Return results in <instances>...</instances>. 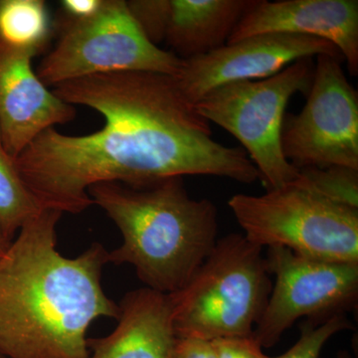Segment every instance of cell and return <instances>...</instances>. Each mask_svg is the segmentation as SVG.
<instances>
[{
	"label": "cell",
	"instance_id": "3",
	"mask_svg": "<svg viewBox=\"0 0 358 358\" xmlns=\"http://www.w3.org/2000/svg\"><path fill=\"white\" fill-rule=\"evenodd\" d=\"M88 194L122 233L109 263L129 264L147 288L159 293L183 288L217 242L215 205L192 199L182 178L143 188L98 183Z\"/></svg>",
	"mask_w": 358,
	"mask_h": 358
},
{
	"label": "cell",
	"instance_id": "1",
	"mask_svg": "<svg viewBox=\"0 0 358 358\" xmlns=\"http://www.w3.org/2000/svg\"><path fill=\"white\" fill-rule=\"evenodd\" d=\"M74 107L100 113L105 124L87 136L47 129L15 159L44 209L79 214L93 203L91 186L119 182L143 188L185 176L241 183L260 180L241 148L221 145L176 77L152 72L98 75L54 87Z\"/></svg>",
	"mask_w": 358,
	"mask_h": 358
},
{
	"label": "cell",
	"instance_id": "2",
	"mask_svg": "<svg viewBox=\"0 0 358 358\" xmlns=\"http://www.w3.org/2000/svg\"><path fill=\"white\" fill-rule=\"evenodd\" d=\"M61 216L43 209L0 258V355L6 358H89L92 322L119 319V305L102 287L109 252L94 243L76 258L61 255Z\"/></svg>",
	"mask_w": 358,
	"mask_h": 358
},
{
	"label": "cell",
	"instance_id": "7",
	"mask_svg": "<svg viewBox=\"0 0 358 358\" xmlns=\"http://www.w3.org/2000/svg\"><path fill=\"white\" fill-rule=\"evenodd\" d=\"M182 60L150 43L124 0H103L91 17L70 20L57 45L43 59L37 75L47 87L126 72L176 77Z\"/></svg>",
	"mask_w": 358,
	"mask_h": 358
},
{
	"label": "cell",
	"instance_id": "12",
	"mask_svg": "<svg viewBox=\"0 0 358 358\" xmlns=\"http://www.w3.org/2000/svg\"><path fill=\"white\" fill-rule=\"evenodd\" d=\"M265 33L315 37L333 43L352 76L358 74L357 0H258L227 43Z\"/></svg>",
	"mask_w": 358,
	"mask_h": 358
},
{
	"label": "cell",
	"instance_id": "22",
	"mask_svg": "<svg viewBox=\"0 0 358 358\" xmlns=\"http://www.w3.org/2000/svg\"><path fill=\"white\" fill-rule=\"evenodd\" d=\"M103 0H63V11L70 20H81L91 17L102 6Z\"/></svg>",
	"mask_w": 358,
	"mask_h": 358
},
{
	"label": "cell",
	"instance_id": "20",
	"mask_svg": "<svg viewBox=\"0 0 358 358\" xmlns=\"http://www.w3.org/2000/svg\"><path fill=\"white\" fill-rule=\"evenodd\" d=\"M216 358H274L264 353L262 346L254 338L230 336L211 341Z\"/></svg>",
	"mask_w": 358,
	"mask_h": 358
},
{
	"label": "cell",
	"instance_id": "24",
	"mask_svg": "<svg viewBox=\"0 0 358 358\" xmlns=\"http://www.w3.org/2000/svg\"><path fill=\"white\" fill-rule=\"evenodd\" d=\"M0 358H6V357H3V355H0Z\"/></svg>",
	"mask_w": 358,
	"mask_h": 358
},
{
	"label": "cell",
	"instance_id": "10",
	"mask_svg": "<svg viewBox=\"0 0 358 358\" xmlns=\"http://www.w3.org/2000/svg\"><path fill=\"white\" fill-rule=\"evenodd\" d=\"M319 55L343 57L333 43L324 39L265 33L182 60L176 79L188 100L195 103L223 85L267 79L301 59Z\"/></svg>",
	"mask_w": 358,
	"mask_h": 358
},
{
	"label": "cell",
	"instance_id": "8",
	"mask_svg": "<svg viewBox=\"0 0 358 358\" xmlns=\"http://www.w3.org/2000/svg\"><path fill=\"white\" fill-rule=\"evenodd\" d=\"M343 60L317 56L305 107L299 114L285 115L282 150L296 169L358 171V94L346 79Z\"/></svg>",
	"mask_w": 358,
	"mask_h": 358
},
{
	"label": "cell",
	"instance_id": "13",
	"mask_svg": "<svg viewBox=\"0 0 358 358\" xmlns=\"http://www.w3.org/2000/svg\"><path fill=\"white\" fill-rule=\"evenodd\" d=\"M119 324L105 338H88L89 358H171L176 341L171 296L141 288L124 294Z\"/></svg>",
	"mask_w": 358,
	"mask_h": 358
},
{
	"label": "cell",
	"instance_id": "21",
	"mask_svg": "<svg viewBox=\"0 0 358 358\" xmlns=\"http://www.w3.org/2000/svg\"><path fill=\"white\" fill-rule=\"evenodd\" d=\"M171 358H216L211 341L176 338Z\"/></svg>",
	"mask_w": 358,
	"mask_h": 358
},
{
	"label": "cell",
	"instance_id": "16",
	"mask_svg": "<svg viewBox=\"0 0 358 358\" xmlns=\"http://www.w3.org/2000/svg\"><path fill=\"white\" fill-rule=\"evenodd\" d=\"M43 209L26 186L0 136V233L13 242L22 226Z\"/></svg>",
	"mask_w": 358,
	"mask_h": 358
},
{
	"label": "cell",
	"instance_id": "5",
	"mask_svg": "<svg viewBox=\"0 0 358 358\" xmlns=\"http://www.w3.org/2000/svg\"><path fill=\"white\" fill-rule=\"evenodd\" d=\"M244 236L298 255L358 263V208L324 196L303 176L265 194L233 195L228 201Z\"/></svg>",
	"mask_w": 358,
	"mask_h": 358
},
{
	"label": "cell",
	"instance_id": "4",
	"mask_svg": "<svg viewBox=\"0 0 358 358\" xmlns=\"http://www.w3.org/2000/svg\"><path fill=\"white\" fill-rule=\"evenodd\" d=\"M263 249L238 233L217 240L185 286L169 294L176 338L253 334L273 287Z\"/></svg>",
	"mask_w": 358,
	"mask_h": 358
},
{
	"label": "cell",
	"instance_id": "6",
	"mask_svg": "<svg viewBox=\"0 0 358 358\" xmlns=\"http://www.w3.org/2000/svg\"><path fill=\"white\" fill-rule=\"evenodd\" d=\"M313 70V58L301 59L267 79L223 85L194 103L206 121L241 143L267 190L282 187L300 176L282 152V122L292 96L308 95Z\"/></svg>",
	"mask_w": 358,
	"mask_h": 358
},
{
	"label": "cell",
	"instance_id": "23",
	"mask_svg": "<svg viewBox=\"0 0 358 358\" xmlns=\"http://www.w3.org/2000/svg\"><path fill=\"white\" fill-rule=\"evenodd\" d=\"M11 242L7 241L3 235L0 233V258L6 253L7 249L10 246Z\"/></svg>",
	"mask_w": 358,
	"mask_h": 358
},
{
	"label": "cell",
	"instance_id": "11",
	"mask_svg": "<svg viewBox=\"0 0 358 358\" xmlns=\"http://www.w3.org/2000/svg\"><path fill=\"white\" fill-rule=\"evenodd\" d=\"M34 56L0 43V136L14 159L45 131L76 115L34 72Z\"/></svg>",
	"mask_w": 358,
	"mask_h": 358
},
{
	"label": "cell",
	"instance_id": "9",
	"mask_svg": "<svg viewBox=\"0 0 358 358\" xmlns=\"http://www.w3.org/2000/svg\"><path fill=\"white\" fill-rule=\"evenodd\" d=\"M265 256L275 281L254 329L262 348L277 345L301 317L324 320L357 307L358 263L310 258L284 247H270Z\"/></svg>",
	"mask_w": 358,
	"mask_h": 358
},
{
	"label": "cell",
	"instance_id": "19",
	"mask_svg": "<svg viewBox=\"0 0 358 358\" xmlns=\"http://www.w3.org/2000/svg\"><path fill=\"white\" fill-rule=\"evenodd\" d=\"M129 13L150 43L159 46L166 41L171 15V0H131Z\"/></svg>",
	"mask_w": 358,
	"mask_h": 358
},
{
	"label": "cell",
	"instance_id": "18",
	"mask_svg": "<svg viewBox=\"0 0 358 358\" xmlns=\"http://www.w3.org/2000/svg\"><path fill=\"white\" fill-rule=\"evenodd\" d=\"M352 322L345 315H336L327 317L320 324L308 320L301 329V336L291 348L274 358H320L322 348L334 334L352 329ZM338 358H350L343 352Z\"/></svg>",
	"mask_w": 358,
	"mask_h": 358
},
{
	"label": "cell",
	"instance_id": "14",
	"mask_svg": "<svg viewBox=\"0 0 358 358\" xmlns=\"http://www.w3.org/2000/svg\"><path fill=\"white\" fill-rule=\"evenodd\" d=\"M258 0H171L166 41L181 60L227 44L240 20Z\"/></svg>",
	"mask_w": 358,
	"mask_h": 358
},
{
	"label": "cell",
	"instance_id": "15",
	"mask_svg": "<svg viewBox=\"0 0 358 358\" xmlns=\"http://www.w3.org/2000/svg\"><path fill=\"white\" fill-rule=\"evenodd\" d=\"M49 35L50 18L43 0H0V43L36 55Z\"/></svg>",
	"mask_w": 358,
	"mask_h": 358
},
{
	"label": "cell",
	"instance_id": "17",
	"mask_svg": "<svg viewBox=\"0 0 358 358\" xmlns=\"http://www.w3.org/2000/svg\"><path fill=\"white\" fill-rule=\"evenodd\" d=\"M308 185L329 199L358 208V171L348 167L299 169Z\"/></svg>",
	"mask_w": 358,
	"mask_h": 358
}]
</instances>
